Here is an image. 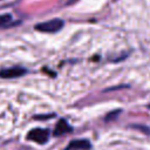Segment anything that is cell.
Wrapping results in <instances>:
<instances>
[{"label": "cell", "mask_w": 150, "mask_h": 150, "mask_svg": "<svg viewBox=\"0 0 150 150\" xmlns=\"http://www.w3.org/2000/svg\"><path fill=\"white\" fill-rule=\"evenodd\" d=\"M27 73V69L21 67V66H13V67H7L2 68L0 70V77L2 79H14V77H20Z\"/></svg>", "instance_id": "3957f363"}, {"label": "cell", "mask_w": 150, "mask_h": 150, "mask_svg": "<svg viewBox=\"0 0 150 150\" xmlns=\"http://www.w3.org/2000/svg\"><path fill=\"white\" fill-rule=\"evenodd\" d=\"M120 112H121V110H115V111H111V112H109V114L105 116V121L115 120V118H116V116H117Z\"/></svg>", "instance_id": "52a82bcc"}, {"label": "cell", "mask_w": 150, "mask_h": 150, "mask_svg": "<svg viewBox=\"0 0 150 150\" xmlns=\"http://www.w3.org/2000/svg\"><path fill=\"white\" fill-rule=\"evenodd\" d=\"M71 130H73V128L69 125V123H68L64 118H61V120H59V122H57L56 125H55L54 136H61V135L71 132Z\"/></svg>", "instance_id": "5b68a950"}, {"label": "cell", "mask_w": 150, "mask_h": 150, "mask_svg": "<svg viewBox=\"0 0 150 150\" xmlns=\"http://www.w3.org/2000/svg\"><path fill=\"white\" fill-rule=\"evenodd\" d=\"M91 144L88 139H73L64 150H89Z\"/></svg>", "instance_id": "277c9868"}, {"label": "cell", "mask_w": 150, "mask_h": 150, "mask_svg": "<svg viewBox=\"0 0 150 150\" xmlns=\"http://www.w3.org/2000/svg\"><path fill=\"white\" fill-rule=\"evenodd\" d=\"M13 21V16L9 13L0 14V27H6Z\"/></svg>", "instance_id": "8992f818"}, {"label": "cell", "mask_w": 150, "mask_h": 150, "mask_svg": "<svg viewBox=\"0 0 150 150\" xmlns=\"http://www.w3.org/2000/svg\"><path fill=\"white\" fill-rule=\"evenodd\" d=\"M49 137V131L47 129H42V128H35L32 129L28 134H27V138L30 141H34L39 144H43L48 141Z\"/></svg>", "instance_id": "7a4b0ae2"}, {"label": "cell", "mask_w": 150, "mask_h": 150, "mask_svg": "<svg viewBox=\"0 0 150 150\" xmlns=\"http://www.w3.org/2000/svg\"><path fill=\"white\" fill-rule=\"evenodd\" d=\"M64 26V21L62 19L59 18H54L50 19L48 21H43V22H39L34 26V28L39 32L42 33H56L60 32Z\"/></svg>", "instance_id": "6da1fadb"}, {"label": "cell", "mask_w": 150, "mask_h": 150, "mask_svg": "<svg viewBox=\"0 0 150 150\" xmlns=\"http://www.w3.org/2000/svg\"><path fill=\"white\" fill-rule=\"evenodd\" d=\"M134 128H136V129H138V130H142V131H144L145 134H150V129L149 128H146V127H144V125H132Z\"/></svg>", "instance_id": "ba28073f"}, {"label": "cell", "mask_w": 150, "mask_h": 150, "mask_svg": "<svg viewBox=\"0 0 150 150\" xmlns=\"http://www.w3.org/2000/svg\"><path fill=\"white\" fill-rule=\"evenodd\" d=\"M148 107H149V109H150V104H149V105H148Z\"/></svg>", "instance_id": "9c48e42d"}]
</instances>
